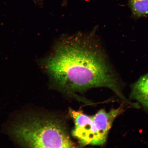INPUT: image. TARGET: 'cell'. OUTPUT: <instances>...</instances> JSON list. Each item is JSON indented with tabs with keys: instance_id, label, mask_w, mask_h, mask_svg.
<instances>
[{
	"instance_id": "5b68a950",
	"label": "cell",
	"mask_w": 148,
	"mask_h": 148,
	"mask_svg": "<svg viewBox=\"0 0 148 148\" xmlns=\"http://www.w3.org/2000/svg\"><path fill=\"white\" fill-rule=\"evenodd\" d=\"M131 97L148 110V73L140 77L133 86Z\"/></svg>"
},
{
	"instance_id": "8992f818",
	"label": "cell",
	"mask_w": 148,
	"mask_h": 148,
	"mask_svg": "<svg viewBox=\"0 0 148 148\" xmlns=\"http://www.w3.org/2000/svg\"><path fill=\"white\" fill-rule=\"evenodd\" d=\"M129 3L134 16L140 17L148 14V0H129Z\"/></svg>"
},
{
	"instance_id": "6da1fadb",
	"label": "cell",
	"mask_w": 148,
	"mask_h": 148,
	"mask_svg": "<svg viewBox=\"0 0 148 148\" xmlns=\"http://www.w3.org/2000/svg\"><path fill=\"white\" fill-rule=\"evenodd\" d=\"M46 69L62 87L72 90L106 87L126 101L103 53L82 39L61 42L46 62Z\"/></svg>"
},
{
	"instance_id": "3957f363",
	"label": "cell",
	"mask_w": 148,
	"mask_h": 148,
	"mask_svg": "<svg viewBox=\"0 0 148 148\" xmlns=\"http://www.w3.org/2000/svg\"><path fill=\"white\" fill-rule=\"evenodd\" d=\"M69 113L75 122L73 135L82 145H102L91 116L71 109L69 110Z\"/></svg>"
},
{
	"instance_id": "7a4b0ae2",
	"label": "cell",
	"mask_w": 148,
	"mask_h": 148,
	"mask_svg": "<svg viewBox=\"0 0 148 148\" xmlns=\"http://www.w3.org/2000/svg\"><path fill=\"white\" fill-rule=\"evenodd\" d=\"M8 132L17 143L26 147H75L64 126L55 119L29 118L14 123Z\"/></svg>"
},
{
	"instance_id": "52a82bcc",
	"label": "cell",
	"mask_w": 148,
	"mask_h": 148,
	"mask_svg": "<svg viewBox=\"0 0 148 148\" xmlns=\"http://www.w3.org/2000/svg\"><path fill=\"white\" fill-rule=\"evenodd\" d=\"M36 1H41V0H36Z\"/></svg>"
},
{
	"instance_id": "277c9868",
	"label": "cell",
	"mask_w": 148,
	"mask_h": 148,
	"mask_svg": "<svg viewBox=\"0 0 148 148\" xmlns=\"http://www.w3.org/2000/svg\"><path fill=\"white\" fill-rule=\"evenodd\" d=\"M123 110V108L121 107L113 109L109 112L101 110L95 115L91 116L97 129L102 145L106 141L107 135L112 127L113 122L121 113Z\"/></svg>"
}]
</instances>
